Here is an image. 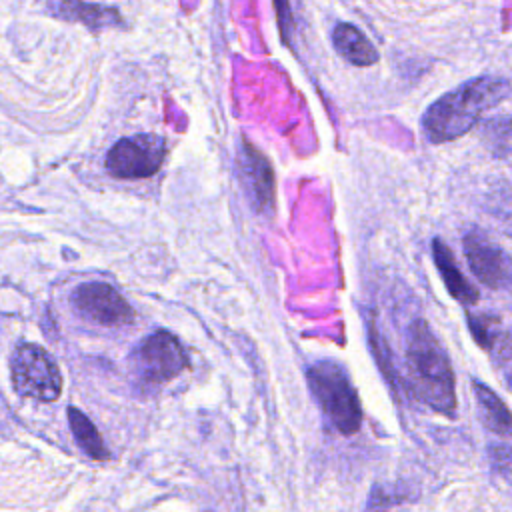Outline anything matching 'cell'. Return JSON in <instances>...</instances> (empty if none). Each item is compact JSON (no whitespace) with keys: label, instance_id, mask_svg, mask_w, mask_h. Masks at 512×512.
Segmentation results:
<instances>
[{"label":"cell","instance_id":"1","mask_svg":"<svg viewBox=\"0 0 512 512\" xmlns=\"http://www.w3.org/2000/svg\"><path fill=\"white\" fill-rule=\"evenodd\" d=\"M512 86L498 76L472 78L452 92L440 96L422 116V130L428 142L442 144L466 134L480 120L482 112L500 104Z\"/></svg>","mask_w":512,"mask_h":512},{"label":"cell","instance_id":"2","mask_svg":"<svg viewBox=\"0 0 512 512\" xmlns=\"http://www.w3.org/2000/svg\"><path fill=\"white\" fill-rule=\"evenodd\" d=\"M406 374L414 396L440 414H456L454 372L448 352L424 320H414L408 330Z\"/></svg>","mask_w":512,"mask_h":512},{"label":"cell","instance_id":"3","mask_svg":"<svg viewBox=\"0 0 512 512\" xmlns=\"http://www.w3.org/2000/svg\"><path fill=\"white\" fill-rule=\"evenodd\" d=\"M308 384L322 412L342 434L358 432L362 408L346 370L334 360H320L308 368Z\"/></svg>","mask_w":512,"mask_h":512},{"label":"cell","instance_id":"4","mask_svg":"<svg viewBox=\"0 0 512 512\" xmlns=\"http://www.w3.org/2000/svg\"><path fill=\"white\" fill-rule=\"evenodd\" d=\"M12 382L18 394L52 402L62 392V376L54 358L38 344H20L10 360Z\"/></svg>","mask_w":512,"mask_h":512},{"label":"cell","instance_id":"5","mask_svg":"<svg viewBox=\"0 0 512 512\" xmlns=\"http://www.w3.org/2000/svg\"><path fill=\"white\" fill-rule=\"evenodd\" d=\"M166 156V144L156 134H136L118 140L108 156L106 168L116 178H146L158 172Z\"/></svg>","mask_w":512,"mask_h":512},{"label":"cell","instance_id":"6","mask_svg":"<svg viewBox=\"0 0 512 512\" xmlns=\"http://www.w3.org/2000/svg\"><path fill=\"white\" fill-rule=\"evenodd\" d=\"M188 366V358L176 336L166 330L150 334L136 350V368L144 380L166 382Z\"/></svg>","mask_w":512,"mask_h":512},{"label":"cell","instance_id":"7","mask_svg":"<svg viewBox=\"0 0 512 512\" xmlns=\"http://www.w3.org/2000/svg\"><path fill=\"white\" fill-rule=\"evenodd\" d=\"M72 302L84 318L102 326L130 324L134 318V310L128 302L112 286L102 282L78 286L72 294Z\"/></svg>","mask_w":512,"mask_h":512},{"label":"cell","instance_id":"8","mask_svg":"<svg viewBox=\"0 0 512 512\" xmlns=\"http://www.w3.org/2000/svg\"><path fill=\"white\" fill-rule=\"evenodd\" d=\"M474 276L490 288L512 286V258L482 234H468L462 242Z\"/></svg>","mask_w":512,"mask_h":512},{"label":"cell","instance_id":"9","mask_svg":"<svg viewBox=\"0 0 512 512\" xmlns=\"http://www.w3.org/2000/svg\"><path fill=\"white\" fill-rule=\"evenodd\" d=\"M48 10L52 16L68 22H82L90 30L122 26V16L112 6L86 4L82 0H48Z\"/></svg>","mask_w":512,"mask_h":512},{"label":"cell","instance_id":"10","mask_svg":"<svg viewBox=\"0 0 512 512\" xmlns=\"http://www.w3.org/2000/svg\"><path fill=\"white\" fill-rule=\"evenodd\" d=\"M432 258L450 296L456 298L460 304H476L480 298L478 290L460 274L452 250L440 238L432 240Z\"/></svg>","mask_w":512,"mask_h":512},{"label":"cell","instance_id":"11","mask_svg":"<svg viewBox=\"0 0 512 512\" xmlns=\"http://www.w3.org/2000/svg\"><path fill=\"white\" fill-rule=\"evenodd\" d=\"M240 164H242V172L248 180L252 200L258 206V210L272 206L274 174H272L268 160L258 150H254L250 144H244V156L240 158Z\"/></svg>","mask_w":512,"mask_h":512},{"label":"cell","instance_id":"12","mask_svg":"<svg viewBox=\"0 0 512 512\" xmlns=\"http://www.w3.org/2000/svg\"><path fill=\"white\" fill-rule=\"evenodd\" d=\"M332 44L336 52L354 66H372L378 60V52L372 42L352 24H338L332 30Z\"/></svg>","mask_w":512,"mask_h":512},{"label":"cell","instance_id":"13","mask_svg":"<svg viewBox=\"0 0 512 512\" xmlns=\"http://www.w3.org/2000/svg\"><path fill=\"white\" fill-rule=\"evenodd\" d=\"M472 388L476 394V404H478L482 424L496 434L512 436V412L500 400V396H496V392H492L484 382H478V380H474Z\"/></svg>","mask_w":512,"mask_h":512},{"label":"cell","instance_id":"14","mask_svg":"<svg viewBox=\"0 0 512 512\" xmlns=\"http://www.w3.org/2000/svg\"><path fill=\"white\" fill-rule=\"evenodd\" d=\"M480 138L494 158L512 156V116L486 120L480 130Z\"/></svg>","mask_w":512,"mask_h":512},{"label":"cell","instance_id":"15","mask_svg":"<svg viewBox=\"0 0 512 512\" xmlns=\"http://www.w3.org/2000/svg\"><path fill=\"white\" fill-rule=\"evenodd\" d=\"M68 420H70L76 442L90 458H94V460L108 458V452L104 448V442H102L98 430L78 408H72V406L68 408Z\"/></svg>","mask_w":512,"mask_h":512},{"label":"cell","instance_id":"16","mask_svg":"<svg viewBox=\"0 0 512 512\" xmlns=\"http://www.w3.org/2000/svg\"><path fill=\"white\" fill-rule=\"evenodd\" d=\"M496 320L494 316H486V314H468V328L476 340L478 346L490 350L494 340H496Z\"/></svg>","mask_w":512,"mask_h":512},{"label":"cell","instance_id":"17","mask_svg":"<svg viewBox=\"0 0 512 512\" xmlns=\"http://www.w3.org/2000/svg\"><path fill=\"white\" fill-rule=\"evenodd\" d=\"M488 448H490L488 454L494 468L498 470L500 476H504L512 484V448L504 444H490Z\"/></svg>","mask_w":512,"mask_h":512},{"label":"cell","instance_id":"18","mask_svg":"<svg viewBox=\"0 0 512 512\" xmlns=\"http://www.w3.org/2000/svg\"><path fill=\"white\" fill-rule=\"evenodd\" d=\"M274 2V10H276V20H278V28L282 34V40L288 44L292 38V30H294V18H292V10H290V0H272Z\"/></svg>","mask_w":512,"mask_h":512},{"label":"cell","instance_id":"19","mask_svg":"<svg viewBox=\"0 0 512 512\" xmlns=\"http://www.w3.org/2000/svg\"><path fill=\"white\" fill-rule=\"evenodd\" d=\"M500 354L504 358H512V332L502 336V344H500Z\"/></svg>","mask_w":512,"mask_h":512},{"label":"cell","instance_id":"20","mask_svg":"<svg viewBox=\"0 0 512 512\" xmlns=\"http://www.w3.org/2000/svg\"><path fill=\"white\" fill-rule=\"evenodd\" d=\"M508 388H510V392H512V374L508 376Z\"/></svg>","mask_w":512,"mask_h":512}]
</instances>
